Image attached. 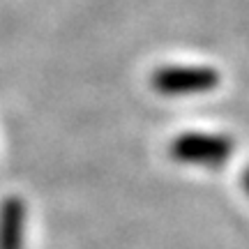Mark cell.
Listing matches in <instances>:
<instances>
[{
    "mask_svg": "<svg viewBox=\"0 0 249 249\" xmlns=\"http://www.w3.org/2000/svg\"><path fill=\"white\" fill-rule=\"evenodd\" d=\"M242 182H245V189H247V194H249V169L245 171V176H242Z\"/></svg>",
    "mask_w": 249,
    "mask_h": 249,
    "instance_id": "cell-4",
    "label": "cell"
},
{
    "mask_svg": "<svg viewBox=\"0 0 249 249\" xmlns=\"http://www.w3.org/2000/svg\"><path fill=\"white\" fill-rule=\"evenodd\" d=\"M233 143L217 134H182L171 143V157L182 164L217 166L231 157Z\"/></svg>",
    "mask_w": 249,
    "mask_h": 249,
    "instance_id": "cell-2",
    "label": "cell"
},
{
    "mask_svg": "<svg viewBox=\"0 0 249 249\" xmlns=\"http://www.w3.org/2000/svg\"><path fill=\"white\" fill-rule=\"evenodd\" d=\"M219 86V71L210 67H161L152 74V88L166 97L205 92Z\"/></svg>",
    "mask_w": 249,
    "mask_h": 249,
    "instance_id": "cell-1",
    "label": "cell"
},
{
    "mask_svg": "<svg viewBox=\"0 0 249 249\" xmlns=\"http://www.w3.org/2000/svg\"><path fill=\"white\" fill-rule=\"evenodd\" d=\"M23 219L26 208L21 198H5L0 208V249H21L23 247Z\"/></svg>",
    "mask_w": 249,
    "mask_h": 249,
    "instance_id": "cell-3",
    "label": "cell"
}]
</instances>
